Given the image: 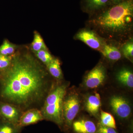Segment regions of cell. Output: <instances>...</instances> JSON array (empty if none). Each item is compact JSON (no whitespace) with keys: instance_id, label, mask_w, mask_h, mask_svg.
Returning <instances> with one entry per match:
<instances>
[{"instance_id":"cell-23","label":"cell","mask_w":133,"mask_h":133,"mask_svg":"<svg viewBox=\"0 0 133 133\" xmlns=\"http://www.w3.org/2000/svg\"><path fill=\"white\" fill-rule=\"evenodd\" d=\"M96 133H119L116 129L112 128L105 127L100 124H98L97 129Z\"/></svg>"},{"instance_id":"cell-1","label":"cell","mask_w":133,"mask_h":133,"mask_svg":"<svg viewBox=\"0 0 133 133\" xmlns=\"http://www.w3.org/2000/svg\"><path fill=\"white\" fill-rule=\"evenodd\" d=\"M5 70L1 94L8 102L27 107L44 97L48 87L47 73L31 55H15Z\"/></svg>"},{"instance_id":"cell-14","label":"cell","mask_w":133,"mask_h":133,"mask_svg":"<svg viewBox=\"0 0 133 133\" xmlns=\"http://www.w3.org/2000/svg\"><path fill=\"white\" fill-rule=\"evenodd\" d=\"M99 124L105 127L116 129V121L113 116L102 110L101 111Z\"/></svg>"},{"instance_id":"cell-22","label":"cell","mask_w":133,"mask_h":133,"mask_svg":"<svg viewBox=\"0 0 133 133\" xmlns=\"http://www.w3.org/2000/svg\"><path fill=\"white\" fill-rule=\"evenodd\" d=\"M12 58L0 54V69L5 70L7 69L10 64Z\"/></svg>"},{"instance_id":"cell-10","label":"cell","mask_w":133,"mask_h":133,"mask_svg":"<svg viewBox=\"0 0 133 133\" xmlns=\"http://www.w3.org/2000/svg\"><path fill=\"white\" fill-rule=\"evenodd\" d=\"M101 99L99 94L95 92L88 96L85 103L87 111L92 116L98 118L101 106Z\"/></svg>"},{"instance_id":"cell-3","label":"cell","mask_w":133,"mask_h":133,"mask_svg":"<svg viewBox=\"0 0 133 133\" xmlns=\"http://www.w3.org/2000/svg\"><path fill=\"white\" fill-rule=\"evenodd\" d=\"M67 85L62 84L53 89L47 96L41 112L44 118L62 127L64 125L63 106Z\"/></svg>"},{"instance_id":"cell-21","label":"cell","mask_w":133,"mask_h":133,"mask_svg":"<svg viewBox=\"0 0 133 133\" xmlns=\"http://www.w3.org/2000/svg\"><path fill=\"white\" fill-rule=\"evenodd\" d=\"M15 125L7 122L0 125V133H17Z\"/></svg>"},{"instance_id":"cell-8","label":"cell","mask_w":133,"mask_h":133,"mask_svg":"<svg viewBox=\"0 0 133 133\" xmlns=\"http://www.w3.org/2000/svg\"><path fill=\"white\" fill-rule=\"evenodd\" d=\"M71 127L75 133H96L97 126L90 119L80 118L74 121Z\"/></svg>"},{"instance_id":"cell-4","label":"cell","mask_w":133,"mask_h":133,"mask_svg":"<svg viewBox=\"0 0 133 133\" xmlns=\"http://www.w3.org/2000/svg\"><path fill=\"white\" fill-rule=\"evenodd\" d=\"M80 107V99L76 92H71L65 95L63 106L64 125L67 129L71 128Z\"/></svg>"},{"instance_id":"cell-12","label":"cell","mask_w":133,"mask_h":133,"mask_svg":"<svg viewBox=\"0 0 133 133\" xmlns=\"http://www.w3.org/2000/svg\"><path fill=\"white\" fill-rule=\"evenodd\" d=\"M117 81L123 85L132 88L133 87V74L129 69L124 68L119 71L116 74Z\"/></svg>"},{"instance_id":"cell-2","label":"cell","mask_w":133,"mask_h":133,"mask_svg":"<svg viewBox=\"0 0 133 133\" xmlns=\"http://www.w3.org/2000/svg\"><path fill=\"white\" fill-rule=\"evenodd\" d=\"M133 17L132 0H126L106 10L93 20L92 23L104 33L120 34L132 26Z\"/></svg>"},{"instance_id":"cell-19","label":"cell","mask_w":133,"mask_h":133,"mask_svg":"<svg viewBox=\"0 0 133 133\" xmlns=\"http://www.w3.org/2000/svg\"><path fill=\"white\" fill-rule=\"evenodd\" d=\"M123 55L125 57L132 62L133 57V43L132 41H129L124 44L122 48Z\"/></svg>"},{"instance_id":"cell-18","label":"cell","mask_w":133,"mask_h":133,"mask_svg":"<svg viewBox=\"0 0 133 133\" xmlns=\"http://www.w3.org/2000/svg\"><path fill=\"white\" fill-rule=\"evenodd\" d=\"M109 0H85L87 6L89 9L97 10L105 6Z\"/></svg>"},{"instance_id":"cell-15","label":"cell","mask_w":133,"mask_h":133,"mask_svg":"<svg viewBox=\"0 0 133 133\" xmlns=\"http://www.w3.org/2000/svg\"><path fill=\"white\" fill-rule=\"evenodd\" d=\"M47 66L50 74L53 77L57 79H60L63 78V73L59 59L53 58Z\"/></svg>"},{"instance_id":"cell-13","label":"cell","mask_w":133,"mask_h":133,"mask_svg":"<svg viewBox=\"0 0 133 133\" xmlns=\"http://www.w3.org/2000/svg\"><path fill=\"white\" fill-rule=\"evenodd\" d=\"M100 51L105 57L112 61H118L121 58V52L118 48L115 46L104 44Z\"/></svg>"},{"instance_id":"cell-16","label":"cell","mask_w":133,"mask_h":133,"mask_svg":"<svg viewBox=\"0 0 133 133\" xmlns=\"http://www.w3.org/2000/svg\"><path fill=\"white\" fill-rule=\"evenodd\" d=\"M32 48L35 52L42 50H47L43 40L39 34L36 33L34 36V39L32 43Z\"/></svg>"},{"instance_id":"cell-11","label":"cell","mask_w":133,"mask_h":133,"mask_svg":"<svg viewBox=\"0 0 133 133\" xmlns=\"http://www.w3.org/2000/svg\"><path fill=\"white\" fill-rule=\"evenodd\" d=\"M42 112L37 109H32L24 113L20 118L18 125L21 127L35 124L43 119Z\"/></svg>"},{"instance_id":"cell-24","label":"cell","mask_w":133,"mask_h":133,"mask_svg":"<svg viewBox=\"0 0 133 133\" xmlns=\"http://www.w3.org/2000/svg\"><path fill=\"white\" fill-rule=\"evenodd\" d=\"M124 0H112V2L115 4H118V3H120L124 1Z\"/></svg>"},{"instance_id":"cell-6","label":"cell","mask_w":133,"mask_h":133,"mask_svg":"<svg viewBox=\"0 0 133 133\" xmlns=\"http://www.w3.org/2000/svg\"><path fill=\"white\" fill-rule=\"evenodd\" d=\"M109 104L115 114L121 119H127L131 116L132 113L131 105L124 97L114 95L110 98Z\"/></svg>"},{"instance_id":"cell-9","label":"cell","mask_w":133,"mask_h":133,"mask_svg":"<svg viewBox=\"0 0 133 133\" xmlns=\"http://www.w3.org/2000/svg\"><path fill=\"white\" fill-rule=\"evenodd\" d=\"M0 113L2 116L8 122L16 125L19 124L20 117L19 110L12 105L3 104L0 107Z\"/></svg>"},{"instance_id":"cell-17","label":"cell","mask_w":133,"mask_h":133,"mask_svg":"<svg viewBox=\"0 0 133 133\" xmlns=\"http://www.w3.org/2000/svg\"><path fill=\"white\" fill-rule=\"evenodd\" d=\"M35 52L37 57L46 65L49 64L53 59L48 50H42Z\"/></svg>"},{"instance_id":"cell-5","label":"cell","mask_w":133,"mask_h":133,"mask_svg":"<svg viewBox=\"0 0 133 133\" xmlns=\"http://www.w3.org/2000/svg\"><path fill=\"white\" fill-rule=\"evenodd\" d=\"M106 78V71L102 63L98 64L85 76L84 84L90 89L98 88L104 83Z\"/></svg>"},{"instance_id":"cell-7","label":"cell","mask_w":133,"mask_h":133,"mask_svg":"<svg viewBox=\"0 0 133 133\" xmlns=\"http://www.w3.org/2000/svg\"><path fill=\"white\" fill-rule=\"evenodd\" d=\"M76 38L94 49L101 50L104 45L99 37L91 30H81L76 35Z\"/></svg>"},{"instance_id":"cell-20","label":"cell","mask_w":133,"mask_h":133,"mask_svg":"<svg viewBox=\"0 0 133 133\" xmlns=\"http://www.w3.org/2000/svg\"><path fill=\"white\" fill-rule=\"evenodd\" d=\"M14 47L8 41H4L3 44L0 47V54L8 56L14 53Z\"/></svg>"}]
</instances>
